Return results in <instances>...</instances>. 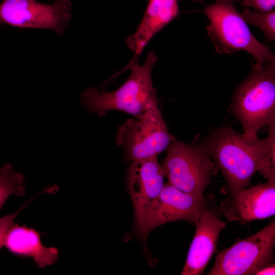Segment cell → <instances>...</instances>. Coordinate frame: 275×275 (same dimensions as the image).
<instances>
[{
	"label": "cell",
	"mask_w": 275,
	"mask_h": 275,
	"mask_svg": "<svg viewBox=\"0 0 275 275\" xmlns=\"http://www.w3.org/2000/svg\"><path fill=\"white\" fill-rule=\"evenodd\" d=\"M199 146L222 172L230 194L249 186L257 172L275 180V126L268 128L267 138L252 141L230 127L219 128Z\"/></svg>",
	"instance_id": "cell-1"
},
{
	"label": "cell",
	"mask_w": 275,
	"mask_h": 275,
	"mask_svg": "<svg viewBox=\"0 0 275 275\" xmlns=\"http://www.w3.org/2000/svg\"><path fill=\"white\" fill-rule=\"evenodd\" d=\"M230 110L249 141L258 138V131L264 126H275V59L253 65L235 89Z\"/></svg>",
	"instance_id": "cell-2"
},
{
	"label": "cell",
	"mask_w": 275,
	"mask_h": 275,
	"mask_svg": "<svg viewBox=\"0 0 275 275\" xmlns=\"http://www.w3.org/2000/svg\"><path fill=\"white\" fill-rule=\"evenodd\" d=\"M157 60L155 52L150 51L142 65L133 61L129 66V76L113 91L86 90L81 97L84 108L100 116L109 111H118L135 118L141 117L150 107L158 103L152 80V70Z\"/></svg>",
	"instance_id": "cell-3"
},
{
	"label": "cell",
	"mask_w": 275,
	"mask_h": 275,
	"mask_svg": "<svg viewBox=\"0 0 275 275\" xmlns=\"http://www.w3.org/2000/svg\"><path fill=\"white\" fill-rule=\"evenodd\" d=\"M202 11L210 22L208 32L219 51L243 50L260 64L275 59L270 49L252 34L232 0H215Z\"/></svg>",
	"instance_id": "cell-4"
},
{
	"label": "cell",
	"mask_w": 275,
	"mask_h": 275,
	"mask_svg": "<svg viewBox=\"0 0 275 275\" xmlns=\"http://www.w3.org/2000/svg\"><path fill=\"white\" fill-rule=\"evenodd\" d=\"M161 165L168 183L188 194L203 196L216 166L200 146L175 138L167 149Z\"/></svg>",
	"instance_id": "cell-5"
},
{
	"label": "cell",
	"mask_w": 275,
	"mask_h": 275,
	"mask_svg": "<svg viewBox=\"0 0 275 275\" xmlns=\"http://www.w3.org/2000/svg\"><path fill=\"white\" fill-rule=\"evenodd\" d=\"M174 139L169 133L158 107H150L140 118L127 119L118 128L117 145L123 148L127 161L158 155L167 150Z\"/></svg>",
	"instance_id": "cell-6"
},
{
	"label": "cell",
	"mask_w": 275,
	"mask_h": 275,
	"mask_svg": "<svg viewBox=\"0 0 275 275\" xmlns=\"http://www.w3.org/2000/svg\"><path fill=\"white\" fill-rule=\"evenodd\" d=\"M274 245L273 221L255 234L219 252L208 274H254L261 267L272 263Z\"/></svg>",
	"instance_id": "cell-7"
},
{
	"label": "cell",
	"mask_w": 275,
	"mask_h": 275,
	"mask_svg": "<svg viewBox=\"0 0 275 275\" xmlns=\"http://www.w3.org/2000/svg\"><path fill=\"white\" fill-rule=\"evenodd\" d=\"M206 208L203 196L183 192L168 182L135 224L136 233L145 242L151 231L161 225L177 221L194 224Z\"/></svg>",
	"instance_id": "cell-8"
},
{
	"label": "cell",
	"mask_w": 275,
	"mask_h": 275,
	"mask_svg": "<svg viewBox=\"0 0 275 275\" xmlns=\"http://www.w3.org/2000/svg\"><path fill=\"white\" fill-rule=\"evenodd\" d=\"M71 17L69 0L44 4L36 0H2L0 23L22 28L49 29L62 35Z\"/></svg>",
	"instance_id": "cell-9"
},
{
	"label": "cell",
	"mask_w": 275,
	"mask_h": 275,
	"mask_svg": "<svg viewBox=\"0 0 275 275\" xmlns=\"http://www.w3.org/2000/svg\"><path fill=\"white\" fill-rule=\"evenodd\" d=\"M219 210L229 222L241 224L263 219L275 214V180H267L230 194L219 204Z\"/></svg>",
	"instance_id": "cell-10"
},
{
	"label": "cell",
	"mask_w": 275,
	"mask_h": 275,
	"mask_svg": "<svg viewBox=\"0 0 275 275\" xmlns=\"http://www.w3.org/2000/svg\"><path fill=\"white\" fill-rule=\"evenodd\" d=\"M164 178L157 156L131 161L127 172V186L133 205L135 224L161 192Z\"/></svg>",
	"instance_id": "cell-11"
},
{
	"label": "cell",
	"mask_w": 275,
	"mask_h": 275,
	"mask_svg": "<svg viewBox=\"0 0 275 275\" xmlns=\"http://www.w3.org/2000/svg\"><path fill=\"white\" fill-rule=\"evenodd\" d=\"M227 223L207 208L195 222V233L191 242L182 275L203 273L214 253L221 231Z\"/></svg>",
	"instance_id": "cell-12"
},
{
	"label": "cell",
	"mask_w": 275,
	"mask_h": 275,
	"mask_svg": "<svg viewBox=\"0 0 275 275\" xmlns=\"http://www.w3.org/2000/svg\"><path fill=\"white\" fill-rule=\"evenodd\" d=\"M4 246L14 255L31 258L41 268L53 265L59 258V250L44 246L38 231L17 223H13L9 228Z\"/></svg>",
	"instance_id": "cell-13"
},
{
	"label": "cell",
	"mask_w": 275,
	"mask_h": 275,
	"mask_svg": "<svg viewBox=\"0 0 275 275\" xmlns=\"http://www.w3.org/2000/svg\"><path fill=\"white\" fill-rule=\"evenodd\" d=\"M179 11L177 0H149L143 19L126 40L127 47L137 57L153 38L173 20Z\"/></svg>",
	"instance_id": "cell-14"
},
{
	"label": "cell",
	"mask_w": 275,
	"mask_h": 275,
	"mask_svg": "<svg viewBox=\"0 0 275 275\" xmlns=\"http://www.w3.org/2000/svg\"><path fill=\"white\" fill-rule=\"evenodd\" d=\"M25 179L10 164L0 167V209L11 195L22 196L25 193Z\"/></svg>",
	"instance_id": "cell-15"
},
{
	"label": "cell",
	"mask_w": 275,
	"mask_h": 275,
	"mask_svg": "<svg viewBox=\"0 0 275 275\" xmlns=\"http://www.w3.org/2000/svg\"><path fill=\"white\" fill-rule=\"evenodd\" d=\"M245 22L259 28L269 41L275 40V11L261 12L246 8L241 14Z\"/></svg>",
	"instance_id": "cell-16"
},
{
	"label": "cell",
	"mask_w": 275,
	"mask_h": 275,
	"mask_svg": "<svg viewBox=\"0 0 275 275\" xmlns=\"http://www.w3.org/2000/svg\"><path fill=\"white\" fill-rule=\"evenodd\" d=\"M40 194L35 195L32 199H30L22 207L15 212L0 217V249L4 246V240L6 234L12 224L14 223V219L16 218L20 212L34 199L39 197Z\"/></svg>",
	"instance_id": "cell-17"
},
{
	"label": "cell",
	"mask_w": 275,
	"mask_h": 275,
	"mask_svg": "<svg viewBox=\"0 0 275 275\" xmlns=\"http://www.w3.org/2000/svg\"><path fill=\"white\" fill-rule=\"evenodd\" d=\"M242 4L258 11L268 12L274 10L275 0H242Z\"/></svg>",
	"instance_id": "cell-18"
},
{
	"label": "cell",
	"mask_w": 275,
	"mask_h": 275,
	"mask_svg": "<svg viewBox=\"0 0 275 275\" xmlns=\"http://www.w3.org/2000/svg\"><path fill=\"white\" fill-rule=\"evenodd\" d=\"M275 274V266L274 264L272 263L266 265L255 272V275H266V274Z\"/></svg>",
	"instance_id": "cell-19"
},
{
	"label": "cell",
	"mask_w": 275,
	"mask_h": 275,
	"mask_svg": "<svg viewBox=\"0 0 275 275\" xmlns=\"http://www.w3.org/2000/svg\"><path fill=\"white\" fill-rule=\"evenodd\" d=\"M194 1H199V0H194Z\"/></svg>",
	"instance_id": "cell-20"
},
{
	"label": "cell",
	"mask_w": 275,
	"mask_h": 275,
	"mask_svg": "<svg viewBox=\"0 0 275 275\" xmlns=\"http://www.w3.org/2000/svg\"><path fill=\"white\" fill-rule=\"evenodd\" d=\"M233 1H239V0H233Z\"/></svg>",
	"instance_id": "cell-21"
},
{
	"label": "cell",
	"mask_w": 275,
	"mask_h": 275,
	"mask_svg": "<svg viewBox=\"0 0 275 275\" xmlns=\"http://www.w3.org/2000/svg\"><path fill=\"white\" fill-rule=\"evenodd\" d=\"M1 24V23H0V25Z\"/></svg>",
	"instance_id": "cell-22"
}]
</instances>
